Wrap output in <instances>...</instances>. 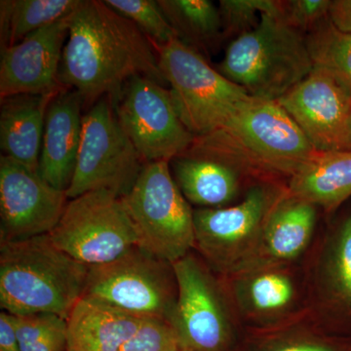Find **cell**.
<instances>
[{"label": "cell", "mask_w": 351, "mask_h": 351, "mask_svg": "<svg viewBox=\"0 0 351 351\" xmlns=\"http://www.w3.org/2000/svg\"><path fill=\"white\" fill-rule=\"evenodd\" d=\"M138 75L168 84L149 38L105 1L80 0L69 17L61 84L96 103L104 97L114 100Z\"/></svg>", "instance_id": "6da1fadb"}, {"label": "cell", "mask_w": 351, "mask_h": 351, "mask_svg": "<svg viewBox=\"0 0 351 351\" xmlns=\"http://www.w3.org/2000/svg\"><path fill=\"white\" fill-rule=\"evenodd\" d=\"M317 152L278 101L254 98L218 130L195 138L186 154L214 157L240 172L290 179Z\"/></svg>", "instance_id": "7a4b0ae2"}, {"label": "cell", "mask_w": 351, "mask_h": 351, "mask_svg": "<svg viewBox=\"0 0 351 351\" xmlns=\"http://www.w3.org/2000/svg\"><path fill=\"white\" fill-rule=\"evenodd\" d=\"M88 272L49 234L0 242V306L11 315L53 313L66 319L84 295Z\"/></svg>", "instance_id": "3957f363"}, {"label": "cell", "mask_w": 351, "mask_h": 351, "mask_svg": "<svg viewBox=\"0 0 351 351\" xmlns=\"http://www.w3.org/2000/svg\"><path fill=\"white\" fill-rule=\"evenodd\" d=\"M217 69L253 98L278 101L313 64L304 34L281 14H263L255 29L230 41Z\"/></svg>", "instance_id": "277c9868"}, {"label": "cell", "mask_w": 351, "mask_h": 351, "mask_svg": "<svg viewBox=\"0 0 351 351\" xmlns=\"http://www.w3.org/2000/svg\"><path fill=\"white\" fill-rule=\"evenodd\" d=\"M156 48L178 114L196 138L218 130L253 100L179 38Z\"/></svg>", "instance_id": "5b68a950"}, {"label": "cell", "mask_w": 351, "mask_h": 351, "mask_svg": "<svg viewBox=\"0 0 351 351\" xmlns=\"http://www.w3.org/2000/svg\"><path fill=\"white\" fill-rule=\"evenodd\" d=\"M121 200L141 248L171 263L195 248V210L176 184L168 161L145 163Z\"/></svg>", "instance_id": "8992f818"}, {"label": "cell", "mask_w": 351, "mask_h": 351, "mask_svg": "<svg viewBox=\"0 0 351 351\" xmlns=\"http://www.w3.org/2000/svg\"><path fill=\"white\" fill-rule=\"evenodd\" d=\"M83 297L141 319L170 322L178 298L174 267L135 246L112 262L89 267Z\"/></svg>", "instance_id": "52a82bcc"}, {"label": "cell", "mask_w": 351, "mask_h": 351, "mask_svg": "<svg viewBox=\"0 0 351 351\" xmlns=\"http://www.w3.org/2000/svg\"><path fill=\"white\" fill-rule=\"evenodd\" d=\"M145 162L122 128L110 97L97 101L82 120V143L69 199L107 191L121 198L137 182Z\"/></svg>", "instance_id": "ba28073f"}, {"label": "cell", "mask_w": 351, "mask_h": 351, "mask_svg": "<svg viewBox=\"0 0 351 351\" xmlns=\"http://www.w3.org/2000/svg\"><path fill=\"white\" fill-rule=\"evenodd\" d=\"M49 237L58 248L88 267L112 262L138 246L121 198L107 191L69 199Z\"/></svg>", "instance_id": "9c48e42d"}, {"label": "cell", "mask_w": 351, "mask_h": 351, "mask_svg": "<svg viewBox=\"0 0 351 351\" xmlns=\"http://www.w3.org/2000/svg\"><path fill=\"white\" fill-rule=\"evenodd\" d=\"M178 298L170 325L181 351H232L235 332L223 290L199 258L175 263Z\"/></svg>", "instance_id": "30bf717a"}, {"label": "cell", "mask_w": 351, "mask_h": 351, "mask_svg": "<svg viewBox=\"0 0 351 351\" xmlns=\"http://www.w3.org/2000/svg\"><path fill=\"white\" fill-rule=\"evenodd\" d=\"M112 103L122 128L145 163L170 162L195 144L196 137L180 119L170 89L151 78H131Z\"/></svg>", "instance_id": "8fae6325"}, {"label": "cell", "mask_w": 351, "mask_h": 351, "mask_svg": "<svg viewBox=\"0 0 351 351\" xmlns=\"http://www.w3.org/2000/svg\"><path fill=\"white\" fill-rule=\"evenodd\" d=\"M286 191L270 182L256 184L237 204L195 210V248L205 262L223 274L237 269L250 253L265 219Z\"/></svg>", "instance_id": "7c38bea8"}, {"label": "cell", "mask_w": 351, "mask_h": 351, "mask_svg": "<svg viewBox=\"0 0 351 351\" xmlns=\"http://www.w3.org/2000/svg\"><path fill=\"white\" fill-rule=\"evenodd\" d=\"M66 191L51 186L10 157H0V242L49 234L69 202Z\"/></svg>", "instance_id": "4fadbf2b"}, {"label": "cell", "mask_w": 351, "mask_h": 351, "mask_svg": "<svg viewBox=\"0 0 351 351\" xmlns=\"http://www.w3.org/2000/svg\"><path fill=\"white\" fill-rule=\"evenodd\" d=\"M277 101L316 151H343L351 117V94L326 71L313 68Z\"/></svg>", "instance_id": "5bb4252c"}, {"label": "cell", "mask_w": 351, "mask_h": 351, "mask_svg": "<svg viewBox=\"0 0 351 351\" xmlns=\"http://www.w3.org/2000/svg\"><path fill=\"white\" fill-rule=\"evenodd\" d=\"M69 17L1 49L0 98L57 94L66 89L60 82V66L68 38Z\"/></svg>", "instance_id": "9a60e30c"}, {"label": "cell", "mask_w": 351, "mask_h": 351, "mask_svg": "<svg viewBox=\"0 0 351 351\" xmlns=\"http://www.w3.org/2000/svg\"><path fill=\"white\" fill-rule=\"evenodd\" d=\"M316 219L317 207L287 189L265 219L250 253L228 274L293 262L311 243Z\"/></svg>", "instance_id": "2e32d148"}, {"label": "cell", "mask_w": 351, "mask_h": 351, "mask_svg": "<svg viewBox=\"0 0 351 351\" xmlns=\"http://www.w3.org/2000/svg\"><path fill=\"white\" fill-rule=\"evenodd\" d=\"M83 103L78 92L66 88L55 95L46 113L38 172L51 186L66 193L82 143Z\"/></svg>", "instance_id": "e0dca14e"}, {"label": "cell", "mask_w": 351, "mask_h": 351, "mask_svg": "<svg viewBox=\"0 0 351 351\" xmlns=\"http://www.w3.org/2000/svg\"><path fill=\"white\" fill-rule=\"evenodd\" d=\"M232 277V293L242 313L263 325L278 323L292 313L299 300L294 276L284 265L258 267L228 274Z\"/></svg>", "instance_id": "ac0fdd59"}, {"label": "cell", "mask_w": 351, "mask_h": 351, "mask_svg": "<svg viewBox=\"0 0 351 351\" xmlns=\"http://www.w3.org/2000/svg\"><path fill=\"white\" fill-rule=\"evenodd\" d=\"M55 95H16L1 99L0 147L3 156L38 171L46 113Z\"/></svg>", "instance_id": "d6986e66"}, {"label": "cell", "mask_w": 351, "mask_h": 351, "mask_svg": "<svg viewBox=\"0 0 351 351\" xmlns=\"http://www.w3.org/2000/svg\"><path fill=\"white\" fill-rule=\"evenodd\" d=\"M144 320L82 297L66 318V351H119Z\"/></svg>", "instance_id": "ffe728a7"}, {"label": "cell", "mask_w": 351, "mask_h": 351, "mask_svg": "<svg viewBox=\"0 0 351 351\" xmlns=\"http://www.w3.org/2000/svg\"><path fill=\"white\" fill-rule=\"evenodd\" d=\"M172 175L186 199L200 208L225 207L240 191V171L206 156L186 154L176 157Z\"/></svg>", "instance_id": "44dd1931"}, {"label": "cell", "mask_w": 351, "mask_h": 351, "mask_svg": "<svg viewBox=\"0 0 351 351\" xmlns=\"http://www.w3.org/2000/svg\"><path fill=\"white\" fill-rule=\"evenodd\" d=\"M295 197L332 211L351 196V151L318 152L289 180Z\"/></svg>", "instance_id": "7402d4cb"}, {"label": "cell", "mask_w": 351, "mask_h": 351, "mask_svg": "<svg viewBox=\"0 0 351 351\" xmlns=\"http://www.w3.org/2000/svg\"><path fill=\"white\" fill-rule=\"evenodd\" d=\"M178 38L206 58L225 39L219 7L210 0H158Z\"/></svg>", "instance_id": "603a6c76"}, {"label": "cell", "mask_w": 351, "mask_h": 351, "mask_svg": "<svg viewBox=\"0 0 351 351\" xmlns=\"http://www.w3.org/2000/svg\"><path fill=\"white\" fill-rule=\"evenodd\" d=\"M80 0H1V49L20 43L25 36L69 17Z\"/></svg>", "instance_id": "cb8c5ba5"}, {"label": "cell", "mask_w": 351, "mask_h": 351, "mask_svg": "<svg viewBox=\"0 0 351 351\" xmlns=\"http://www.w3.org/2000/svg\"><path fill=\"white\" fill-rule=\"evenodd\" d=\"M306 38L313 68L326 71L351 94V34L339 31L328 17Z\"/></svg>", "instance_id": "d4e9b609"}, {"label": "cell", "mask_w": 351, "mask_h": 351, "mask_svg": "<svg viewBox=\"0 0 351 351\" xmlns=\"http://www.w3.org/2000/svg\"><path fill=\"white\" fill-rule=\"evenodd\" d=\"M22 351H66V319L53 313L11 315Z\"/></svg>", "instance_id": "484cf974"}, {"label": "cell", "mask_w": 351, "mask_h": 351, "mask_svg": "<svg viewBox=\"0 0 351 351\" xmlns=\"http://www.w3.org/2000/svg\"><path fill=\"white\" fill-rule=\"evenodd\" d=\"M249 351H346L334 339L301 328L263 329L252 339Z\"/></svg>", "instance_id": "4316f807"}, {"label": "cell", "mask_w": 351, "mask_h": 351, "mask_svg": "<svg viewBox=\"0 0 351 351\" xmlns=\"http://www.w3.org/2000/svg\"><path fill=\"white\" fill-rule=\"evenodd\" d=\"M110 8L133 23L145 36L161 46L178 38L156 0H106Z\"/></svg>", "instance_id": "83f0119b"}, {"label": "cell", "mask_w": 351, "mask_h": 351, "mask_svg": "<svg viewBox=\"0 0 351 351\" xmlns=\"http://www.w3.org/2000/svg\"><path fill=\"white\" fill-rule=\"evenodd\" d=\"M218 7L223 36L232 40L255 29L263 14H281L276 0H221Z\"/></svg>", "instance_id": "f1b7e54d"}, {"label": "cell", "mask_w": 351, "mask_h": 351, "mask_svg": "<svg viewBox=\"0 0 351 351\" xmlns=\"http://www.w3.org/2000/svg\"><path fill=\"white\" fill-rule=\"evenodd\" d=\"M327 274L332 294L351 307V217L339 230L330 254Z\"/></svg>", "instance_id": "f546056e"}, {"label": "cell", "mask_w": 351, "mask_h": 351, "mask_svg": "<svg viewBox=\"0 0 351 351\" xmlns=\"http://www.w3.org/2000/svg\"><path fill=\"white\" fill-rule=\"evenodd\" d=\"M119 351H181L177 336L170 323L145 319L137 332Z\"/></svg>", "instance_id": "4dcf8cb0"}, {"label": "cell", "mask_w": 351, "mask_h": 351, "mask_svg": "<svg viewBox=\"0 0 351 351\" xmlns=\"http://www.w3.org/2000/svg\"><path fill=\"white\" fill-rule=\"evenodd\" d=\"M331 2V0L281 1V16L293 29L302 34H308L327 19Z\"/></svg>", "instance_id": "1f68e13d"}, {"label": "cell", "mask_w": 351, "mask_h": 351, "mask_svg": "<svg viewBox=\"0 0 351 351\" xmlns=\"http://www.w3.org/2000/svg\"><path fill=\"white\" fill-rule=\"evenodd\" d=\"M328 17L339 31L351 34V0H332Z\"/></svg>", "instance_id": "d6a6232c"}, {"label": "cell", "mask_w": 351, "mask_h": 351, "mask_svg": "<svg viewBox=\"0 0 351 351\" xmlns=\"http://www.w3.org/2000/svg\"><path fill=\"white\" fill-rule=\"evenodd\" d=\"M0 351H22L14 331L11 314L0 313Z\"/></svg>", "instance_id": "836d02e7"}, {"label": "cell", "mask_w": 351, "mask_h": 351, "mask_svg": "<svg viewBox=\"0 0 351 351\" xmlns=\"http://www.w3.org/2000/svg\"><path fill=\"white\" fill-rule=\"evenodd\" d=\"M350 149L351 151V117L348 121V128H346L345 141H343V151Z\"/></svg>", "instance_id": "e575fe53"}]
</instances>
